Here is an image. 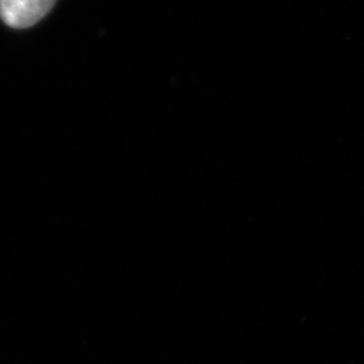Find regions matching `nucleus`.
Masks as SVG:
<instances>
[{"instance_id":"obj_1","label":"nucleus","mask_w":364,"mask_h":364,"mask_svg":"<svg viewBox=\"0 0 364 364\" xmlns=\"http://www.w3.org/2000/svg\"><path fill=\"white\" fill-rule=\"evenodd\" d=\"M55 0H0V19L13 28H27L49 13Z\"/></svg>"}]
</instances>
